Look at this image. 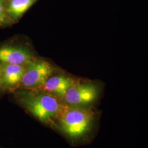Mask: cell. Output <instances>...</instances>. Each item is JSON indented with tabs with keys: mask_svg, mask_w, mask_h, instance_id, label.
I'll use <instances>...</instances> for the list:
<instances>
[{
	"mask_svg": "<svg viewBox=\"0 0 148 148\" xmlns=\"http://www.w3.org/2000/svg\"><path fill=\"white\" fill-rule=\"evenodd\" d=\"M58 117L61 131L70 138L76 139L89 131L95 119V113L82 106L64 105Z\"/></svg>",
	"mask_w": 148,
	"mask_h": 148,
	"instance_id": "cell-1",
	"label": "cell"
},
{
	"mask_svg": "<svg viewBox=\"0 0 148 148\" xmlns=\"http://www.w3.org/2000/svg\"><path fill=\"white\" fill-rule=\"evenodd\" d=\"M21 100L28 111L45 123H48L54 117H58L64 106L55 96L47 93L27 95Z\"/></svg>",
	"mask_w": 148,
	"mask_h": 148,
	"instance_id": "cell-2",
	"label": "cell"
},
{
	"mask_svg": "<svg viewBox=\"0 0 148 148\" xmlns=\"http://www.w3.org/2000/svg\"><path fill=\"white\" fill-rule=\"evenodd\" d=\"M0 1H1V0H0Z\"/></svg>",
	"mask_w": 148,
	"mask_h": 148,
	"instance_id": "cell-11",
	"label": "cell"
},
{
	"mask_svg": "<svg viewBox=\"0 0 148 148\" xmlns=\"http://www.w3.org/2000/svg\"><path fill=\"white\" fill-rule=\"evenodd\" d=\"M54 70L55 68L48 62L35 59L27 65L19 85L28 89L41 88Z\"/></svg>",
	"mask_w": 148,
	"mask_h": 148,
	"instance_id": "cell-3",
	"label": "cell"
},
{
	"mask_svg": "<svg viewBox=\"0 0 148 148\" xmlns=\"http://www.w3.org/2000/svg\"><path fill=\"white\" fill-rule=\"evenodd\" d=\"M0 81H1V71H0Z\"/></svg>",
	"mask_w": 148,
	"mask_h": 148,
	"instance_id": "cell-10",
	"label": "cell"
},
{
	"mask_svg": "<svg viewBox=\"0 0 148 148\" xmlns=\"http://www.w3.org/2000/svg\"><path fill=\"white\" fill-rule=\"evenodd\" d=\"M35 58L26 48L4 46L0 47V63L27 66Z\"/></svg>",
	"mask_w": 148,
	"mask_h": 148,
	"instance_id": "cell-5",
	"label": "cell"
},
{
	"mask_svg": "<svg viewBox=\"0 0 148 148\" xmlns=\"http://www.w3.org/2000/svg\"><path fill=\"white\" fill-rule=\"evenodd\" d=\"M37 0H11L6 12L13 19L17 20L30 8Z\"/></svg>",
	"mask_w": 148,
	"mask_h": 148,
	"instance_id": "cell-8",
	"label": "cell"
},
{
	"mask_svg": "<svg viewBox=\"0 0 148 148\" xmlns=\"http://www.w3.org/2000/svg\"><path fill=\"white\" fill-rule=\"evenodd\" d=\"M98 95V88L93 84L76 83L67 91L64 99L69 106H83L93 102Z\"/></svg>",
	"mask_w": 148,
	"mask_h": 148,
	"instance_id": "cell-4",
	"label": "cell"
},
{
	"mask_svg": "<svg viewBox=\"0 0 148 148\" xmlns=\"http://www.w3.org/2000/svg\"><path fill=\"white\" fill-rule=\"evenodd\" d=\"M7 12H5L3 5L0 2V25L5 24L8 20Z\"/></svg>",
	"mask_w": 148,
	"mask_h": 148,
	"instance_id": "cell-9",
	"label": "cell"
},
{
	"mask_svg": "<svg viewBox=\"0 0 148 148\" xmlns=\"http://www.w3.org/2000/svg\"><path fill=\"white\" fill-rule=\"evenodd\" d=\"M76 83L74 79L69 77L57 75L49 77L42 88L48 94L64 99L67 91Z\"/></svg>",
	"mask_w": 148,
	"mask_h": 148,
	"instance_id": "cell-6",
	"label": "cell"
},
{
	"mask_svg": "<svg viewBox=\"0 0 148 148\" xmlns=\"http://www.w3.org/2000/svg\"><path fill=\"white\" fill-rule=\"evenodd\" d=\"M26 67L19 65L0 64V84L8 87H13L19 85Z\"/></svg>",
	"mask_w": 148,
	"mask_h": 148,
	"instance_id": "cell-7",
	"label": "cell"
}]
</instances>
